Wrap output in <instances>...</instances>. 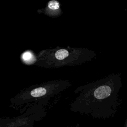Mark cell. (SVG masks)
<instances>
[{"mask_svg":"<svg viewBox=\"0 0 127 127\" xmlns=\"http://www.w3.org/2000/svg\"><path fill=\"white\" fill-rule=\"evenodd\" d=\"M124 127H127V119L125 122V125H124Z\"/></svg>","mask_w":127,"mask_h":127,"instance_id":"obj_4","label":"cell"},{"mask_svg":"<svg viewBox=\"0 0 127 127\" xmlns=\"http://www.w3.org/2000/svg\"><path fill=\"white\" fill-rule=\"evenodd\" d=\"M48 12L49 15H56L60 13V5L59 1L56 0H52L48 2L47 3Z\"/></svg>","mask_w":127,"mask_h":127,"instance_id":"obj_2","label":"cell"},{"mask_svg":"<svg viewBox=\"0 0 127 127\" xmlns=\"http://www.w3.org/2000/svg\"><path fill=\"white\" fill-rule=\"evenodd\" d=\"M52 53L51 55L52 63L55 62V64H57L60 65V64H75L73 62L75 60L79 61V54L83 53V51H73L71 52V50H67L64 49H60L57 50L56 51L50 52Z\"/></svg>","mask_w":127,"mask_h":127,"instance_id":"obj_1","label":"cell"},{"mask_svg":"<svg viewBox=\"0 0 127 127\" xmlns=\"http://www.w3.org/2000/svg\"><path fill=\"white\" fill-rule=\"evenodd\" d=\"M22 59L26 64H31L34 60V57L31 52L26 51L22 55Z\"/></svg>","mask_w":127,"mask_h":127,"instance_id":"obj_3","label":"cell"}]
</instances>
